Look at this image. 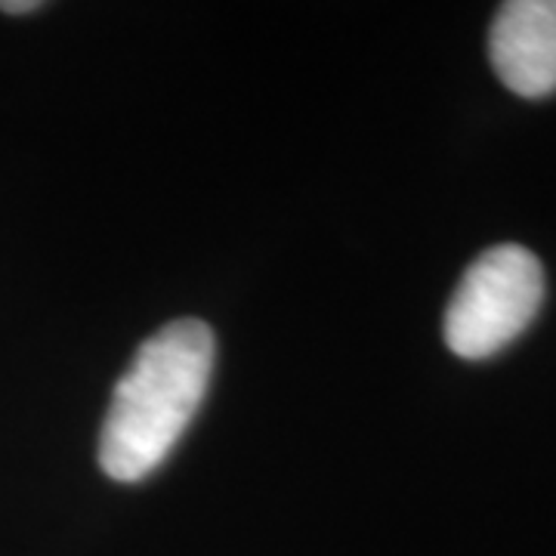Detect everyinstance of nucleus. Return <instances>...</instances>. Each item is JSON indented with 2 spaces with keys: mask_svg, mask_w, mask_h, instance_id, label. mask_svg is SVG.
<instances>
[{
  "mask_svg": "<svg viewBox=\"0 0 556 556\" xmlns=\"http://www.w3.org/2000/svg\"><path fill=\"white\" fill-rule=\"evenodd\" d=\"M38 7V0H0V10H3V13H16V16H20V13H35Z\"/></svg>",
  "mask_w": 556,
  "mask_h": 556,
  "instance_id": "20e7f679",
  "label": "nucleus"
},
{
  "mask_svg": "<svg viewBox=\"0 0 556 556\" xmlns=\"http://www.w3.org/2000/svg\"><path fill=\"white\" fill-rule=\"evenodd\" d=\"M544 291L541 260L529 248H489L467 266L448 300L445 346L467 362L495 356L535 321Z\"/></svg>",
  "mask_w": 556,
  "mask_h": 556,
  "instance_id": "f03ea898",
  "label": "nucleus"
},
{
  "mask_svg": "<svg viewBox=\"0 0 556 556\" xmlns=\"http://www.w3.org/2000/svg\"><path fill=\"white\" fill-rule=\"evenodd\" d=\"M489 60L522 100L556 93V0H507L489 28Z\"/></svg>",
  "mask_w": 556,
  "mask_h": 556,
  "instance_id": "7ed1b4c3",
  "label": "nucleus"
},
{
  "mask_svg": "<svg viewBox=\"0 0 556 556\" xmlns=\"http://www.w3.org/2000/svg\"><path fill=\"white\" fill-rule=\"evenodd\" d=\"M214 353V331L199 318L170 321L139 346L102 420L105 477L139 482L167 460L204 402Z\"/></svg>",
  "mask_w": 556,
  "mask_h": 556,
  "instance_id": "f257e3e1",
  "label": "nucleus"
}]
</instances>
